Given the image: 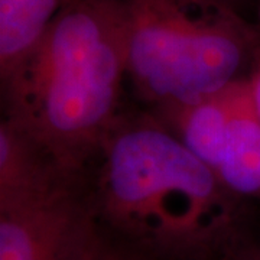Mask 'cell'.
I'll return each instance as SVG.
<instances>
[{
    "label": "cell",
    "instance_id": "obj_1",
    "mask_svg": "<svg viewBox=\"0 0 260 260\" xmlns=\"http://www.w3.org/2000/svg\"><path fill=\"white\" fill-rule=\"evenodd\" d=\"M124 0H73L3 78L6 119L77 178L120 119Z\"/></svg>",
    "mask_w": 260,
    "mask_h": 260
},
{
    "label": "cell",
    "instance_id": "obj_2",
    "mask_svg": "<svg viewBox=\"0 0 260 260\" xmlns=\"http://www.w3.org/2000/svg\"><path fill=\"white\" fill-rule=\"evenodd\" d=\"M99 155L94 208L117 232L188 259L229 240L239 198L156 117H120Z\"/></svg>",
    "mask_w": 260,
    "mask_h": 260
},
{
    "label": "cell",
    "instance_id": "obj_3",
    "mask_svg": "<svg viewBox=\"0 0 260 260\" xmlns=\"http://www.w3.org/2000/svg\"><path fill=\"white\" fill-rule=\"evenodd\" d=\"M127 77L155 107L244 78L259 35L224 0H124Z\"/></svg>",
    "mask_w": 260,
    "mask_h": 260
},
{
    "label": "cell",
    "instance_id": "obj_4",
    "mask_svg": "<svg viewBox=\"0 0 260 260\" xmlns=\"http://www.w3.org/2000/svg\"><path fill=\"white\" fill-rule=\"evenodd\" d=\"M104 249L95 208L75 186L0 208V260H97Z\"/></svg>",
    "mask_w": 260,
    "mask_h": 260
},
{
    "label": "cell",
    "instance_id": "obj_5",
    "mask_svg": "<svg viewBox=\"0 0 260 260\" xmlns=\"http://www.w3.org/2000/svg\"><path fill=\"white\" fill-rule=\"evenodd\" d=\"M75 186L37 140L9 119L0 123V208L45 198Z\"/></svg>",
    "mask_w": 260,
    "mask_h": 260
},
{
    "label": "cell",
    "instance_id": "obj_6",
    "mask_svg": "<svg viewBox=\"0 0 260 260\" xmlns=\"http://www.w3.org/2000/svg\"><path fill=\"white\" fill-rule=\"evenodd\" d=\"M234 83L192 100L155 107L156 119L214 172L223 160L233 113Z\"/></svg>",
    "mask_w": 260,
    "mask_h": 260
},
{
    "label": "cell",
    "instance_id": "obj_7",
    "mask_svg": "<svg viewBox=\"0 0 260 260\" xmlns=\"http://www.w3.org/2000/svg\"><path fill=\"white\" fill-rule=\"evenodd\" d=\"M215 174L236 198L260 201V119L250 100L246 77L234 83L229 138Z\"/></svg>",
    "mask_w": 260,
    "mask_h": 260
},
{
    "label": "cell",
    "instance_id": "obj_8",
    "mask_svg": "<svg viewBox=\"0 0 260 260\" xmlns=\"http://www.w3.org/2000/svg\"><path fill=\"white\" fill-rule=\"evenodd\" d=\"M73 0H0L2 80L37 47L56 15Z\"/></svg>",
    "mask_w": 260,
    "mask_h": 260
},
{
    "label": "cell",
    "instance_id": "obj_9",
    "mask_svg": "<svg viewBox=\"0 0 260 260\" xmlns=\"http://www.w3.org/2000/svg\"><path fill=\"white\" fill-rule=\"evenodd\" d=\"M246 83L250 94V100L253 103L254 112L260 119V48L256 51L254 58L251 61L249 73L246 75Z\"/></svg>",
    "mask_w": 260,
    "mask_h": 260
},
{
    "label": "cell",
    "instance_id": "obj_10",
    "mask_svg": "<svg viewBox=\"0 0 260 260\" xmlns=\"http://www.w3.org/2000/svg\"><path fill=\"white\" fill-rule=\"evenodd\" d=\"M221 260H260V246L243 247L227 251Z\"/></svg>",
    "mask_w": 260,
    "mask_h": 260
},
{
    "label": "cell",
    "instance_id": "obj_11",
    "mask_svg": "<svg viewBox=\"0 0 260 260\" xmlns=\"http://www.w3.org/2000/svg\"><path fill=\"white\" fill-rule=\"evenodd\" d=\"M126 256H121L120 253H114V251H110V249H104L103 253L100 254V257L97 260H124Z\"/></svg>",
    "mask_w": 260,
    "mask_h": 260
},
{
    "label": "cell",
    "instance_id": "obj_12",
    "mask_svg": "<svg viewBox=\"0 0 260 260\" xmlns=\"http://www.w3.org/2000/svg\"><path fill=\"white\" fill-rule=\"evenodd\" d=\"M224 2H227V3H230V5H233V2H234V0H224Z\"/></svg>",
    "mask_w": 260,
    "mask_h": 260
},
{
    "label": "cell",
    "instance_id": "obj_13",
    "mask_svg": "<svg viewBox=\"0 0 260 260\" xmlns=\"http://www.w3.org/2000/svg\"><path fill=\"white\" fill-rule=\"evenodd\" d=\"M124 260H133V259H132V257H127V256H126V259H124Z\"/></svg>",
    "mask_w": 260,
    "mask_h": 260
}]
</instances>
